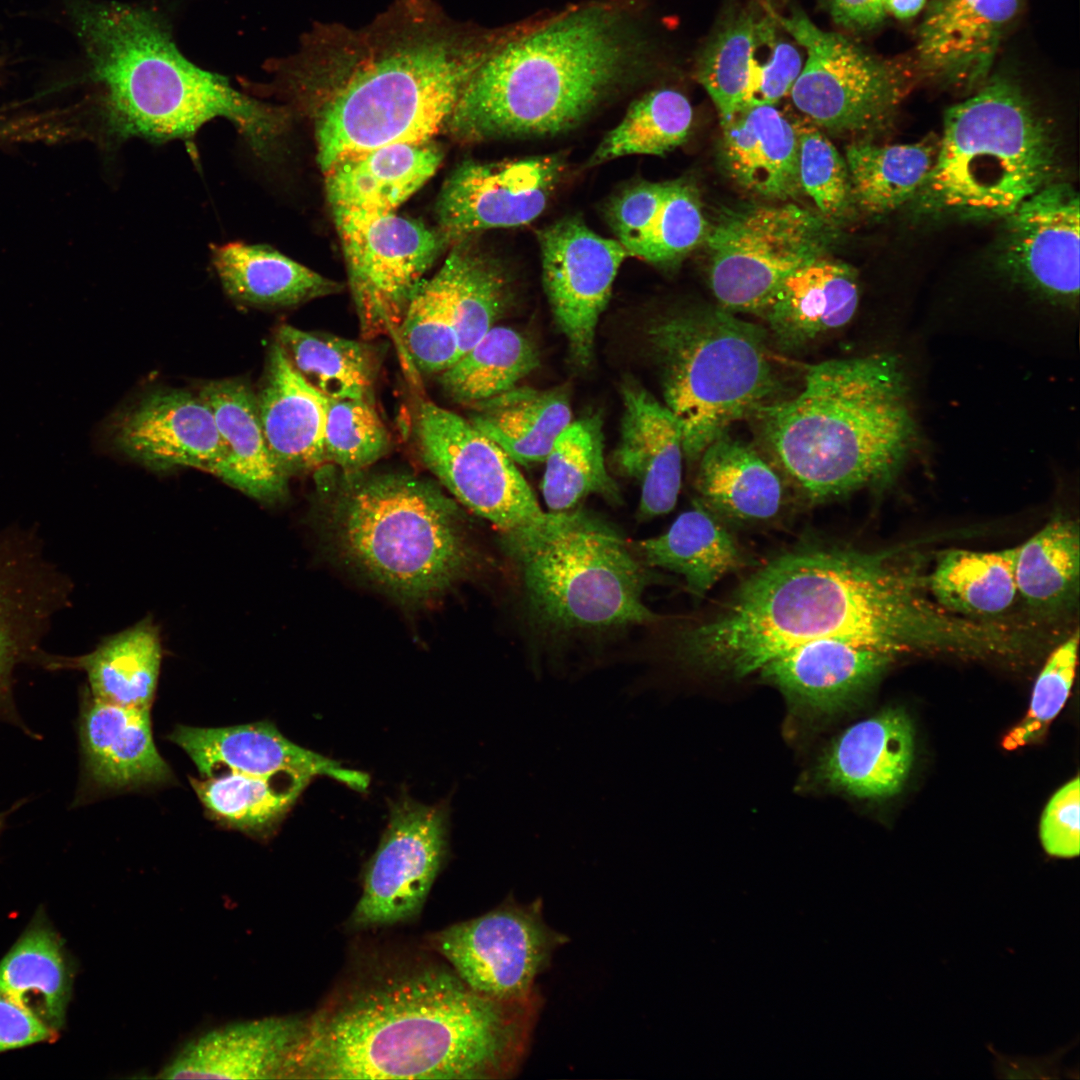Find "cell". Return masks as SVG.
<instances>
[{"label":"cell","instance_id":"obj_21","mask_svg":"<svg viewBox=\"0 0 1080 1080\" xmlns=\"http://www.w3.org/2000/svg\"><path fill=\"white\" fill-rule=\"evenodd\" d=\"M111 443L157 470L192 467L212 474L225 452L207 402L199 392L178 389L146 395L114 423Z\"/></svg>","mask_w":1080,"mask_h":1080},{"label":"cell","instance_id":"obj_26","mask_svg":"<svg viewBox=\"0 0 1080 1080\" xmlns=\"http://www.w3.org/2000/svg\"><path fill=\"white\" fill-rule=\"evenodd\" d=\"M79 728L84 776L95 789L127 790L172 779L153 740L150 708L119 706L88 693Z\"/></svg>","mask_w":1080,"mask_h":1080},{"label":"cell","instance_id":"obj_5","mask_svg":"<svg viewBox=\"0 0 1080 1080\" xmlns=\"http://www.w3.org/2000/svg\"><path fill=\"white\" fill-rule=\"evenodd\" d=\"M751 417L775 466L812 503L889 482L915 440L904 375L888 354L808 366L799 393Z\"/></svg>","mask_w":1080,"mask_h":1080},{"label":"cell","instance_id":"obj_3","mask_svg":"<svg viewBox=\"0 0 1080 1080\" xmlns=\"http://www.w3.org/2000/svg\"><path fill=\"white\" fill-rule=\"evenodd\" d=\"M542 1005L481 995L457 975H397L304 1022L283 1079H484L513 1076Z\"/></svg>","mask_w":1080,"mask_h":1080},{"label":"cell","instance_id":"obj_4","mask_svg":"<svg viewBox=\"0 0 1080 1080\" xmlns=\"http://www.w3.org/2000/svg\"><path fill=\"white\" fill-rule=\"evenodd\" d=\"M77 18L100 87L97 129L105 144L132 138L190 142L206 123L224 118L256 158L275 154L289 113L190 62L160 12L136 4H86Z\"/></svg>","mask_w":1080,"mask_h":1080},{"label":"cell","instance_id":"obj_11","mask_svg":"<svg viewBox=\"0 0 1080 1080\" xmlns=\"http://www.w3.org/2000/svg\"><path fill=\"white\" fill-rule=\"evenodd\" d=\"M705 240L720 307L760 316L788 275L824 256L833 230L827 218L795 204L759 205L728 212Z\"/></svg>","mask_w":1080,"mask_h":1080},{"label":"cell","instance_id":"obj_48","mask_svg":"<svg viewBox=\"0 0 1080 1080\" xmlns=\"http://www.w3.org/2000/svg\"><path fill=\"white\" fill-rule=\"evenodd\" d=\"M692 118L691 104L682 93L667 88L651 91L605 135L588 166L627 155L664 156L686 140Z\"/></svg>","mask_w":1080,"mask_h":1080},{"label":"cell","instance_id":"obj_14","mask_svg":"<svg viewBox=\"0 0 1080 1080\" xmlns=\"http://www.w3.org/2000/svg\"><path fill=\"white\" fill-rule=\"evenodd\" d=\"M333 214L362 338L397 335L412 295L447 241L394 212Z\"/></svg>","mask_w":1080,"mask_h":1080},{"label":"cell","instance_id":"obj_8","mask_svg":"<svg viewBox=\"0 0 1080 1080\" xmlns=\"http://www.w3.org/2000/svg\"><path fill=\"white\" fill-rule=\"evenodd\" d=\"M1055 168L1048 126L1016 81L994 75L946 111L934 165L911 203L926 215L1004 219Z\"/></svg>","mask_w":1080,"mask_h":1080},{"label":"cell","instance_id":"obj_53","mask_svg":"<svg viewBox=\"0 0 1080 1080\" xmlns=\"http://www.w3.org/2000/svg\"><path fill=\"white\" fill-rule=\"evenodd\" d=\"M708 225L695 189L683 181L665 182L663 200L640 259L671 264L707 236Z\"/></svg>","mask_w":1080,"mask_h":1080},{"label":"cell","instance_id":"obj_16","mask_svg":"<svg viewBox=\"0 0 1080 1080\" xmlns=\"http://www.w3.org/2000/svg\"><path fill=\"white\" fill-rule=\"evenodd\" d=\"M71 593L70 578L48 558L37 528H0V718L17 722L14 673L39 664L42 643Z\"/></svg>","mask_w":1080,"mask_h":1080},{"label":"cell","instance_id":"obj_12","mask_svg":"<svg viewBox=\"0 0 1080 1080\" xmlns=\"http://www.w3.org/2000/svg\"><path fill=\"white\" fill-rule=\"evenodd\" d=\"M413 435L424 466L470 511L491 522L502 542L546 528L555 513L544 512L515 462L468 419L421 401Z\"/></svg>","mask_w":1080,"mask_h":1080},{"label":"cell","instance_id":"obj_40","mask_svg":"<svg viewBox=\"0 0 1080 1080\" xmlns=\"http://www.w3.org/2000/svg\"><path fill=\"white\" fill-rule=\"evenodd\" d=\"M1016 546L980 552H942L926 576V587L943 608L958 615L993 617L1012 606L1017 592Z\"/></svg>","mask_w":1080,"mask_h":1080},{"label":"cell","instance_id":"obj_36","mask_svg":"<svg viewBox=\"0 0 1080 1080\" xmlns=\"http://www.w3.org/2000/svg\"><path fill=\"white\" fill-rule=\"evenodd\" d=\"M211 263L226 294L253 306L290 307L343 288L263 244L231 241L213 245Z\"/></svg>","mask_w":1080,"mask_h":1080},{"label":"cell","instance_id":"obj_13","mask_svg":"<svg viewBox=\"0 0 1080 1080\" xmlns=\"http://www.w3.org/2000/svg\"><path fill=\"white\" fill-rule=\"evenodd\" d=\"M772 15L807 52L790 94L811 123L833 132H857L881 125L896 111L911 76L906 64L821 30L801 11Z\"/></svg>","mask_w":1080,"mask_h":1080},{"label":"cell","instance_id":"obj_10","mask_svg":"<svg viewBox=\"0 0 1080 1080\" xmlns=\"http://www.w3.org/2000/svg\"><path fill=\"white\" fill-rule=\"evenodd\" d=\"M503 544L520 570L529 619L544 635H601L660 619L644 602L651 568L598 521L555 513L543 530Z\"/></svg>","mask_w":1080,"mask_h":1080},{"label":"cell","instance_id":"obj_58","mask_svg":"<svg viewBox=\"0 0 1080 1080\" xmlns=\"http://www.w3.org/2000/svg\"><path fill=\"white\" fill-rule=\"evenodd\" d=\"M54 1031L0 994V1052L49 1040Z\"/></svg>","mask_w":1080,"mask_h":1080},{"label":"cell","instance_id":"obj_41","mask_svg":"<svg viewBox=\"0 0 1080 1080\" xmlns=\"http://www.w3.org/2000/svg\"><path fill=\"white\" fill-rule=\"evenodd\" d=\"M311 778L302 774L251 776L221 772L190 778L208 816L251 837L265 839L280 824Z\"/></svg>","mask_w":1080,"mask_h":1080},{"label":"cell","instance_id":"obj_30","mask_svg":"<svg viewBox=\"0 0 1080 1080\" xmlns=\"http://www.w3.org/2000/svg\"><path fill=\"white\" fill-rule=\"evenodd\" d=\"M268 447L288 475L327 464L324 430L328 397L309 384L274 342L256 394Z\"/></svg>","mask_w":1080,"mask_h":1080},{"label":"cell","instance_id":"obj_34","mask_svg":"<svg viewBox=\"0 0 1080 1080\" xmlns=\"http://www.w3.org/2000/svg\"><path fill=\"white\" fill-rule=\"evenodd\" d=\"M722 129L723 163L740 186L776 199L801 189L795 123L775 105L747 106Z\"/></svg>","mask_w":1080,"mask_h":1080},{"label":"cell","instance_id":"obj_23","mask_svg":"<svg viewBox=\"0 0 1080 1080\" xmlns=\"http://www.w3.org/2000/svg\"><path fill=\"white\" fill-rule=\"evenodd\" d=\"M168 739L188 754L205 777L225 769L261 777L323 775L361 791L369 785L368 775L291 742L269 721L219 728L178 725Z\"/></svg>","mask_w":1080,"mask_h":1080},{"label":"cell","instance_id":"obj_46","mask_svg":"<svg viewBox=\"0 0 1080 1080\" xmlns=\"http://www.w3.org/2000/svg\"><path fill=\"white\" fill-rule=\"evenodd\" d=\"M539 365L533 342L507 326H493L470 350L439 373L454 402L473 405L515 387Z\"/></svg>","mask_w":1080,"mask_h":1080},{"label":"cell","instance_id":"obj_55","mask_svg":"<svg viewBox=\"0 0 1080 1080\" xmlns=\"http://www.w3.org/2000/svg\"><path fill=\"white\" fill-rule=\"evenodd\" d=\"M664 189L665 182L640 181L628 185L607 203L608 224L629 256L641 257Z\"/></svg>","mask_w":1080,"mask_h":1080},{"label":"cell","instance_id":"obj_31","mask_svg":"<svg viewBox=\"0 0 1080 1080\" xmlns=\"http://www.w3.org/2000/svg\"><path fill=\"white\" fill-rule=\"evenodd\" d=\"M199 393L213 413L225 450L212 474L264 503L286 496L289 475L268 447L253 390L240 380L222 379L206 383Z\"/></svg>","mask_w":1080,"mask_h":1080},{"label":"cell","instance_id":"obj_43","mask_svg":"<svg viewBox=\"0 0 1080 1080\" xmlns=\"http://www.w3.org/2000/svg\"><path fill=\"white\" fill-rule=\"evenodd\" d=\"M939 141L876 145L854 143L846 149L853 203L883 215L911 202L934 165Z\"/></svg>","mask_w":1080,"mask_h":1080},{"label":"cell","instance_id":"obj_57","mask_svg":"<svg viewBox=\"0 0 1080 1080\" xmlns=\"http://www.w3.org/2000/svg\"><path fill=\"white\" fill-rule=\"evenodd\" d=\"M1040 839L1051 856L1079 855V778L1062 786L1048 802L1040 822Z\"/></svg>","mask_w":1080,"mask_h":1080},{"label":"cell","instance_id":"obj_37","mask_svg":"<svg viewBox=\"0 0 1080 1080\" xmlns=\"http://www.w3.org/2000/svg\"><path fill=\"white\" fill-rule=\"evenodd\" d=\"M633 547L646 566L682 576L697 597L745 564L734 537L718 516L699 502L680 514L665 533Z\"/></svg>","mask_w":1080,"mask_h":1080},{"label":"cell","instance_id":"obj_49","mask_svg":"<svg viewBox=\"0 0 1080 1080\" xmlns=\"http://www.w3.org/2000/svg\"><path fill=\"white\" fill-rule=\"evenodd\" d=\"M449 256L454 267L452 309L460 358L495 326L507 307L510 289L502 266L464 239Z\"/></svg>","mask_w":1080,"mask_h":1080},{"label":"cell","instance_id":"obj_9","mask_svg":"<svg viewBox=\"0 0 1080 1080\" xmlns=\"http://www.w3.org/2000/svg\"><path fill=\"white\" fill-rule=\"evenodd\" d=\"M645 334L690 464L733 423L774 400L781 387L766 329L721 307L659 315Z\"/></svg>","mask_w":1080,"mask_h":1080},{"label":"cell","instance_id":"obj_42","mask_svg":"<svg viewBox=\"0 0 1080 1080\" xmlns=\"http://www.w3.org/2000/svg\"><path fill=\"white\" fill-rule=\"evenodd\" d=\"M276 342L296 371L326 397L372 400L379 371L373 345L289 324L277 329Z\"/></svg>","mask_w":1080,"mask_h":1080},{"label":"cell","instance_id":"obj_19","mask_svg":"<svg viewBox=\"0 0 1080 1080\" xmlns=\"http://www.w3.org/2000/svg\"><path fill=\"white\" fill-rule=\"evenodd\" d=\"M1079 195L1054 182L1004 218L999 263L1014 282L1069 308L1079 295Z\"/></svg>","mask_w":1080,"mask_h":1080},{"label":"cell","instance_id":"obj_60","mask_svg":"<svg viewBox=\"0 0 1080 1080\" xmlns=\"http://www.w3.org/2000/svg\"><path fill=\"white\" fill-rule=\"evenodd\" d=\"M927 0H885L887 13L895 18L907 20L915 17L924 8Z\"/></svg>","mask_w":1080,"mask_h":1080},{"label":"cell","instance_id":"obj_7","mask_svg":"<svg viewBox=\"0 0 1080 1080\" xmlns=\"http://www.w3.org/2000/svg\"><path fill=\"white\" fill-rule=\"evenodd\" d=\"M330 516L341 557L400 600L418 602L468 576L476 551L463 515L438 487L398 473L349 475Z\"/></svg>","mask_w":1080,"mask_h":1080},{"label":"cell","instance_id":"obj_20","mask_svg":"<svg viewBox=\"0 0 1080 1080\" xmlns=\"http://www.w3.org/2000/svg\"><path fill=\"white\" fill-rule=\"evenodd\" d=\"M563 171L560 155L463 162L444 182L436 203L440 233L446 241L462 240L531 223L545 210Z\"/></svg>","mask_w":1080,"mask_h":1080},{"label":"cell","instance_id":"obj_29","mask_svg":"<svg viewBox=\"0 0 1080 1080\" xmlns=\"http://www.w3.org/2000/svg\"><path fill=\"white\" fill-rule=\"evenodd\" d=\"M914 757L909 717L887 709L846 729L828 749L820 765L831 786L861 798L898 793Z\"/></svg>","mask_w":1080,"mask_h":1080},{"label":"cell","instance_id":"obj_44","mask_svg":"<svg viewBox=\"0 0 1080 1080\" xmlns=\"http://www.w3.org/2000/svg\"><path fill=\"white\" fill-rule=\"evenodd\" d=\"M1079 572V526L1064 515H1055L1016 546L1017 592L1035 611L1055 613L1070 606L1078 595Z\"/></svg>","mask_w":1080,"mask_h":1080},{"label":"cell","instance_id":"obj_35","mask_svg":"<svg viewBox=\"0 0 1080 1080\" xmlns=\"http://www.w3.org/2000/svg\"><path fill=\"white\" fill-rule=\"evenodd\" d=\"M162 648L157 628L147 620L103 640L79 656L45 654L39 665L47 670H78L86 674L88 693L107 703L151 708L160 674Z\"/></svg>","mask_w":1080,"mask_h":1080},{"label":"cell","instance_id":"obj_38","mask_svg":"<svg viewBox=\"0 0 1080 1080\" xmlns=\"http://www.w3.org/2000/svg\"><path fill=\"white\" fill-rule=\"evenodd\" d=\"M471 407L468 420L519 464L544 461L572 421L568 394L561 388L516 385Z\"/></svg>","mask_w":1080,"mask_h":1080},{"label":"cell","instance_id":"obj_24","mask_svg":"<svg viewBox=\"0 0 1080 1080\" xmlns=\"http://www.w3.org/2000/svg\"><path fill=\"white\" fill-rule=\"evenodd\" d=\"M622 400L614 462L640 486L637 519L650 520L676 505L684 458L682 429L672 412L638 384L625 383Z\"/></svg>","mask_w":1080,"mask_h":1080},{"label":"cell","instance_id":"obj_51","mask_svg":"<svg viewBox=\"0 0 1080 1080\" xmlns=\"http://www.w3.org/2000/svg\"><path fill=\"white\" fill-rule=\"evenodd\" d=\"M389 432L373 400L328 398L324 430L327 464L348 475L360 473L385 456Z\"/></svg>","mask_w":1080,"mask_h":1080},{"label":"cell","instance_id":"obj_2","mask_svg":"<svg viewBox=\"0 0 1080 1080\" xmlns=\"http://www.w3.org/2000/svg\"><path fill=\"white\" fill-rule=\"evenodd\" d=\"M491 44L458 30L429 0H400L360 29L321 25L275 64L294 97L315 108L325 173L379 147L425 143L446 127Z\"/></svg>","mask_w":1080,"mask_h":1080},{"label":"cell","instance_id":"obj_56","mask_svg":"<svg viewBox=\"0 0 1080 1080\" xmlns=\"http://www.w3.org/2000/svg\"><path fill=\"white\" fill-rule=\"evenodd\" d=\"M774 24L768 35V57L753 56L747 106L775 105L790 93L803 67L797 47L779 37Z\"/></svg>","mask_w":1080,"mask_h":1080},{"label":"cell","instance_id":"obj_47","mask_svg":"<svg viewBox=\"0 0 1080 1080\" xmlns=\"http://www.w3.org/2000/svg\"><path fill=\"white\" fill-rule=\"evenodd\" d=\"M453 286L454 267L448 255L441 268L418 285L401 320L397 336L420 373L439 374L459 358Z\"/></svg>","mask_w":1080,"mask_h":1080},{"label":"cell","instance_id":"obj_52","mask_svg":"<svg viewBox=\"0 0 1080 1080\" xmlns=\"http://www.w3.org/2000/svg\"><path fill=\"white\" fill-rule=\"evenodd\" d=\"M800 188L822 216L837 219L853 204L848 169L832 142L810 121L795 123Z\"/></svg>","mask_w":1080,"mask_h":1080},{"label":"cell","instance_id":"obj_6","mask_svg":"<svg viewBox=\"0 0 1080 1080\" xmlns=\"http://www.w3.org/2000/svg\"><path fill=\"white\" fill-rule=\"evenodd\" d=\"M633 56L618 15L568 12L491 45L445 128L465 143L566 132L616 87Z\"/></svg>","mask_w":1080,"mask_h":1080},{"label":"cell","instance_id":"obj_59","mask_svg":"<svg viewBox=\"0 0 1080 1080\" xmlns=\"http://www.w3.org/2000/svg\"><path fill=\"white\" fill-rule=\"evenodd\" d=\"M834 21L847 29L866 31L886 18L885 0H827Z\"/></svg>","mask_w":1080,"mask_h":1080},{"label":"cell","instance_id":"obj_17","mask_svg":"<svg viewBox=\"0 0 1080 1080\" xmlns=\"http://www.w3.org/2000/svg\"><path fill=\"white\" fill-rule=\"evenodd\" d=\"M542 279L554 320L573 360H592L595 332L618 270L628 255L617 241L565 217L539 232Z\"/></svg>","mask_w":1080,"mask_h":1080},{"label":"cell","instance_id":"obj_28","mask_svg":"<svg viewBox=\"0 0 1080 1080\" xmlns=\"http://www.w3.org/2000/svg\"><path fill=\"white\" fill-rule=\"evenodd\" d=\"M304 1022L267 1017L223 1026L186 1044L161 1069L165 1079H282Z\"/></svg>","mask_w":1080,"mask_h":1080},{"label":"cell","instance_id":"obj_25","mask_svg":"<svg viewBox=\"0 0 1080 1080\" xmlns=\"http://www.w3.org/2000/svg\"><path fill=\"white\" fill-rule=\"evenodd\" d=\"M859 304L856 271L824 256L788 275L760 317L769 339L784 352H800L844 328Z\"/></svg>","mask_w":1080,"mask_h":1080},{"label":"cell","instance_id":"obj_39","mask_svg":"<svg viewBox=\"0 0 1080 1080\" xmlns=\"http://www.w3.org/2000/svg\"><path fill=\"white\" fill-rule=\"evenodd\" d=\"M71 986L61 942L44 924L29 928L0 962V994L54 1032L64 1024Z\"/></svg>","mask_w":1080,"mask_h":1080},{"label":"cell","instance_id":"obj_27","mask_svg":"<svg viewBox=\"0 0 1080 1080\" xmlns=\"http://www.w3.org/2000/svg\"><path fill=\"white\" fill-rule=\"evenodd\" d=\"M893 656L831 637L793 647L765 663L758 674L791 699L831 712L871 686Z\"/></svg>","mask_w":1080,"mask_h":1080},{"label":"cell","instance_id":"obj_45","mask_svg":"<svg viewBox=\"0 0 1080 1080\" xmlns=\"http://www.w3.org/2000/svg\"><path fill=\"white\" fill-rule=\"evenodd\" d=\"M544 461L541 490L550 512H568L590 494L612 502L619 500L618 487L606 468L598 416L571 421L557 436Z\"/></svg>","mask_w":1080,"mask_h":1080},{"label":"cell","instance_id":"obj_1","mask_svg":"<svg viewBox=\"0 0 1080 1080\" xmlns=\"http://www.w3.org/2000/svg\"><path fill=\"white\" fill-rule=\"evenodd\" d=\"M926 590V576L896 551L797 550L751 574L719 613L684 631L678 648L693 663L739 678L793 647L831 637L893 657L964 652L973 622Z\"/></svg>","mask_w":1080,"mask_h":1080},{"label":"cell","instance_id":"obj_32","mask_svg":"<svg viewBox=\"0 0 1080 1080\" xmlns=\"http://www.w3.org/2000/svg\"><path fill=\"white\" fill-rule=\"evenodd\" d=\"M441 161L442 152L429 142L387 145L348 157L325 172L329 203L333 212H394Z\"/></svg>","mask_w":1080,"mask_h":1080},{"label":"cell","instance_id":"obj_18","mask_svg":"<svg viewBox=\"0 0 1080 1080\" xmlns=\"http://www.w3.org/2000/svg\"><path fill=\"white\" fill-rule=\"evenodd\" d=\"M447 848L446 813L411 799L398 801L368 863L352 914L358 927L396 924L422 908Z\"/></svg>","mask_w":1080,"mask_h":1080},{"label":"cell","instance_id":"obj_50","mask_svg":"<svg viewBox=\"0 0 1080 1080\" xmlns=\"http://www.w3.org/2000/svg\"><path fill=\"white\" fill-rule=\"evenodd\" d=\"M758 20L753 12L731 17L699 58L697 78L715 104L721 125L747 106Z\"/></svg>","mask_w":1080,"mask_h":1080},{"label":"cell","instance_id":"obj_33","mask_svg":"<svg viewBox=\"0 0 1080 1080\" xmlns=\"http://www.w3.org/2000/svg\"><path fill=\"white\" fill-rule=\"evenodd\" d=\"M697 463L700 502L715 515L757 523L774 519L784 507L786 490L779 469L728 432L712 441Z\"/></svg>","mask_w":1080,"mask_h":1080},{"label":"cell","instance_id":"obj_61","mask_svg":"<svg viewBox=\"0 0 1080 1080\" xmlns=\"http://www.w3.org/2000/svg\"><path fill=\"white\" fill-rule=\"evenodd\" d=\"M3 823H4V816L2 814H0V831H1L2 827H3Z\"/></svg>","mask_w":1080,"mask_h":1080},{"label":"cell","instance_id":"obj_54","mask_svg":"<svg viewBox=\"0 0 1080 1080\" xmlns=\"http://www.w3.org/2000/svg\"><path fill=\"white\" fill-rule=\"evenodd\" d=\"M1078 644L1076 629L1052 651L1036 679L1027 715L1003 740L1005 749H1017L1035 740L1062 709L1074 681Z\"/></svg>","mask_w":1080,"mask_h":1080},{"label":"cell","instance_id":"obj_15","mask_svg":"<svg viewBox=\"0 0 1080 1080\" xmlns=\"http://www.w3.org/2000/svg\"><path fill=\"white\" fill-rule=\"evenodd\" d=\"M568 941L548 926L542 902L513 898L477 918L454 924L434 937V946L473 991L494 999L527 998L554 952Z\"/></svg>","mask_w":1080,"mask_h":1080},{"label":"cell","instance_id":"obj_22","mask_svg":"<svg viewBox=\"0 0 1080 1080\" xmlns=\"http://www.w3.org/2000/svg\"><path fill=\"white\" fill-rule=\"evenodd\" d=\"M1021 0H931L917 31L920 72L972 88L985 82Z\"/></svg>","mask_w":1080,"mask_h":1080}]
</instances>
